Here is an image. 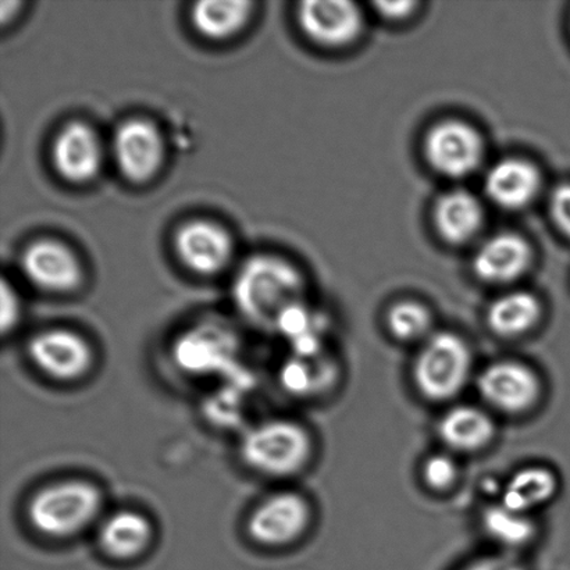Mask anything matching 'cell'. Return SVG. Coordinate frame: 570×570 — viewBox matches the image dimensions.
<instances>
[{
    "label": "cell",
    "mask_w": 570,
    "mask_h": 570,
    "mask_svg": "<svg viewBox=\"0 0 570 570\" xmlns=\"http://www.w3.org/2000/svg\"><path fill=\"white\" fill-rule=\"evenodd\" d=\"M52 158L55 169L66 180L83 183L97 176L102 164V148L91 128L71 122L55 139Z\"/></svg>",
    "instance_id": "15"
},
{
    "label": "cell",
    "mask_w": 570,
    "mask_h": 570,
    "mask_svg": "<svg viewBox=\"0 0 570 570\" xmlns=\"http://www.w3.org/2000/svg\"><path fill=\"white\" fill-rule=\"evenodd\" d=\"M104 507L105 495L98 484L72 478L36 491L27 504V519L43 538L65 540L100 521Z\"/></svg>",
    "instance_id": "1"
},
{
    "label": "cell",
    "mask_w": 570,
    "mask_h": 570,
    "mask_svg": "<svg viewBox=\"0 0 570 570\" xmlns=\"http://www.w3.org/2000/svg\"><path fill=\"white\" fill-rule=\"evenodd\" d=\"M337 380V366L326 355L306 357L294 355L282 371L284 387L295 395L323 394Z\"/></svg>",
    "instance_id": "22"
},
{
    "label": "cell",
    "mask_w": 570,
    "mask_h": 570,
    "mask_svg": "<svg viewBox=\"0 0 570 570\" xmlns=\"http://www.w3.org/2000/svg\"><path fill=\"white\" fill-rule=\"evenodd\" d=\"M551 216L560 230L570 238V184L557 187L550 200Z\"/></svg>",
    "instance_id": "27"
},
{
    "label": "cell",
    "mask_w": 570,
    "mask_h": 570,
    "mask_svg": "<svg viewBox=\"0 0 570 570\" xmlns=\"http://www.w3.org/2000/svg\"><path fill=\"white\" fill-rule=\"evenodd\" d=\"M244 465L261 476L284 479L309 463L313 441L309 432L293 419H266L250 426L239 441Z\"/></svg>",
    "instance_id": "3"
},
{
    "label": "cell",
    "mask_w": 570,
    "mask_h": 570,
    "mask_svg": "<svg viewBox=\"0 0 570 570\" xmlns=\"http://www.w3.org/2000/svg\"><path fill=\"white\" fill-rule=\"evenodd\" d=\"M472 352L460 335L430 334L413 362V383L432 402H445L462 393L471 379Z\"/></svg>",
    "instance_id": "4"
},
{
    "label": "cell",
    "mask_w": 570,
    "mask_h": 570,
    "mask_svg": "<svg viewBox=\"0 0 570 570\" xmlns=\"http://www.w3.org/2000/svg\"><path fill=\"white\" fill-rule=\"evenodd\" d=\"M20 302L13 288L8 287V284H2V330L3 334L13 332L20 318Z\"/></svg>",
    "instance_id": "28"
},
{
    "label": "cell",
    "mask_w": 570,
    "mask_h": 570,
    "mask_svg": "<svg viewBox=\"0 0 570 570\" xmlns=\"http://www.w3.org/2000/svg\"><path fill=\"white\" fill-rule=\"evenodd\" d=\"M154 538V523L141 511L119 510L99 522L98 546L111 560H136L148 551Z\"/></svg>",
    "instance_id": "14"
},
{
    "label": "cell",
    "mask_w": 570,
    "mask_h": 570,
    "mask_svg": "<svg viewBox=\"0 0 570 570\" xmlns=\"http://www.w3.org/2000/svg\"><path fill=\"white\" fill-rule=\"evenodd\" d=\"M424 154L429 164L441 175L463 177L478 169L483 158V141L466 122L441 121L428 132Z\"/></svg>",
    "instance_id": "9"
},
{
    "label": "cell",
    "mask_w": 570,
    "mask_h": 570,
    "mask_svg": "<svg viewBox=\"0 0 570 570\" xmlns=\"http://www.w3.org/2000/svg\"><path fill=\"white\" fill-rule=\"evenodd\" d=\"M463 570H527L521 562L512 557L495 556L482 558V560L474 561L466 569Z\"/></svg>",
    "instance_id": "29"
},
{
    "label": "cell",
    "mask_w": 570,
    "mask_h": 570,
    "mask_svg": "<svg viewBox=\"0 0 570 570\" xmlns=\"http://www.w3.org/2000/svg\"><path fill=\"white\" fill-rule=\"evenodd\" d=\"M422 476L428 488L434 491H446L454 488L460 478V466L450 455H430L423 463Z\"/></svg>",
    "instance_id": "26"
},
{
    "label": "cell",
    "mask_w": 570,
    "mask_h": 570,
    "mask_svg": "<svg viewBox=\"0 0 570 570\" xmlns=\"http://www.w3.org/2000/svg\"><path fill=\"white\" fill-rule=\"evenodd\" d=\"M416 3L413 2H379L376 8L379 13L385 17V19L400 20L405 19L407 14H411Z\"/></svg>",
    "instance_id": "30"
},
{
    "label": "cell",
    "mask_w": 570,
    "mask_h": 570,
    "mask_svg": "<svg viewBox=\"0 0 570 570\" xmlns=\"http://www.w3.org/2000/svg\"><path fill=\"white\" fill-rule=\"evenodd\" d=\"M302 277L293 265L271 255L248 259L233 284L237 309L259 327L275 328L278 316L301 301Z\"/></svg>",
    "instance_id": "2"
},
{
    "label": "cell",
    "mask_w": 570,
    "mask_h": 570,
    "mask_svg": "<svg viewBox=\"0 0 570 570\" xmlns=\"http://www.w3.org/2000/svg\"><path fill=\"white\" fill-rule=\"evenodd\" d=\"M478 393L491 407L521 415L538 404L541 382L532 367L517 361L490 363L476 380Z\"/></svg>",
    "instance_id": "7"
},
{
    "label": "cell",
    "mask_w": 570,
    "mask_h": 570,
    "mask_svg": "<svg viewBox=\"0 0 570 570\" xmlns=\"http://www.w3.org/2000/svg\"><path fill=\"white\" fill-rule=\"evenodd\" d=\"M483 223V208L476 197L455 189L440 197L434 206V225L440 236L452 244L471 239Z\"/></svg>",
    "instance_id": "19"
},
{
    "label": "cell",
    "mask_w": 570,
    "mask_h": 570,
    "mask_svg": "<svg viewBox=\"0 0 570 570\" xmlns=\"http://www.w3.org/2000/svg\"><path fill=\"white\" fill-rule=\"evenodd\" d=\"M532 249L515 233H500L485 242L473 259V269L483 282L504 284L528 271Z\"/></svg>",
    "instance_id": "16"
},
{
    "label": "cell",
    "mask_w": 570,
    "mask_h": 570,
    "mask_svg": "<svg viewBox=\"0 0 570 570\" xmlns=\"http://www.w3.org/2000/svg\"><path fill=\"white\" fill-rule=\"evenodd\" d=\"M482 528L491 540L508 549L528 546L538 533V527L530 515L512 511L502 504L485 508Z\"/></svg>",
    "instance_id": "24"
},
{
    "label": "cell",
    "mask_w": 570,
    "mask_h": 570,
    "mask_svg": "<svg viewBox=\"0 0 570 570\" xmlns=\"http://www.w3.org/2000/svg\"><path fill=\"white\" fill-rule=\"evenodd\" d=\"M238 340L230 327L220 322H203L177 338L175 360L181 371L200 374L223 373L238 355Z\"/></svg>",
    "instance_id": "8"
},
{
    "label": "cell",
    "mask_w": 570,
    "mask_h": 570,
    "mask_svg": "<svg viewBox=\"0 0 570 570\" xmlns=\"http://www.w3.org/2000/svg\"><path fill=\"white\" fill-rule=\"evenodd\" d=\"M485 193L500 208L517 210L528 206L540 189V175L527 160H500L485 176Z\"/></svg>",
    "instance_id": "17"
},
{
    "label": "cell",
    "mask_w": 570,
    "mask_h": 570,
    "mask_svg": "<svg viewBox=\"0 0 570 570\" xmlns=\"http://www.w3.org/2000/svg\"><path fill=\"white\" fill-rule=\"evenodd\" d=\"M558 491L556 473L544 466L519 469L502 484L500 504L530 515V512L554 499Z\"/></svg>",
    "instance_id": "20"
},
{
    "label": "cell",
    "mask_w": 570,
    "mask_h": 570,
    "mask_svg": "<svg viewBox=\"0 0 570 570\" xmlns=\"http://www.w3.org/2000/svg\"><path fill=\"white\" fill-rule=\"evenodd\" d=\"M312 521L309 502L295 491H277L249 513L248 538L261 547H285L298 541Z\"/></svg>",
    "instance_id": "6"
},
{
    "label": "cell",
    "mask_w": 570,
    "mask_h": 570,
    "mask_svg": "<svg viewBox=\"0 0 570 570\" xmlns=\"http://www.w3.org/2000/svg\"><path fill=\"white\" fill-rule=\"evenodd\" d=\"M28 360L38 372L55 382H78L92 371L95 350L75 330L55 327L32 335L27 344Z\"/></svg>",
    "instance_id": "5"
},
{
    "label": "cell",
    "mask_w": 570,
    "mask_h": 570,
    "mask_svg": "<svg viewBox=\"0 0 570 570\" xmlns=\"http://www.w3.org/2000/svg\"><path fill=\"white\" fill-rule=\"evenodd\" d=\"M176 249L183 264L198 275H215L232 259L233 242L225 228L197 220L178 230Z\"/></svg>",
    "instance_id": "13"
},
{
    "label": "cell",
    "mask_w": 570,
    "mask_h": 570,
    "mask_svg": "<svg viewBox=\"0 0 570 570\" xmlns=\"http://www.w3.org/2000/svg\"><path fill=\"white\" fill-rule=\"evenodd\" d=\"M540 317L539 299L527 291H513L500 296L490 305L488 324L495 335L513 338L529 333L539 323Z\"/></svg>",
    "instance_id": "21"
},
{
    "label": "cell",
    "mask_w": 570,
    "mask_h": 570,
    "mask_svg": "<svg viewBox=\"0 0 570 570\" xmlns=\"http://www.w3.org/2000/svg\"><path fill=\"white\" fill-rule=\"evenodd\" d=\"M21 269L28 281L49 293H69L81 283L76 255L52 239L31 244L22 255Z\"/></svg>",
    "instance_id": "12"
},
{
    "label": "cell",
    "mask_w": 570,
    "mask_h": 570,
    "mask_svg": "<svg viewBox=\"0 0 570 570\" xmlns=\"http://www.w3.org/2000/svg\"><path fill=\"white\" fill-rule=\"evenodd\" d=\"M253 3L244 0H206L195 3L193 21L203 36L212 39H225L242 30L250 14Z\"/></svg>",
    "instance_id": "23"
},
{
    "label": "cell",
    "mask_w": 570,
    "mask_h": 570,
    "mask_svg": "<svg viewBox=\"0 0 570 570\" xmlns=\"http://www.w3.org/2000/svg\"><path fill=\"white\" fill-rule=\"evenodd\" d=\"M114 156L121 175L128 180L142 183L159 170L165 147L158 128L145 120H128L117 128Z\"/></svg>",
    "instance_id": "10"
},
{
    "label": "cell",
    "mask_w": 570,
    "mask_h": 570,
    "mask_svg": "<svg viewBox=\"0 0 570 570\" xmlns=\"http://www.w3.org/2000/svg\"><path fill=\"white\" fill-rule=\"evenodd\" d=\"M299 26L313 42L338 48L354 42L362 31L356 4L344 0H311L299 6Z\"/></svg>",
    "instance_id": "11"
},
{
    "label": "cell",
    "mask_w": 570,
    "mask_h": 570,
    "mask_svg": "<svg viewBox=\"0 0 570 570\" xmlns=\"http://www.w3.org/2000/svg\"><path fill=\"white\" fill-rule=\"evenodd\" d=\"M387 327L394 338L404 343L428 338L432 328V315L419 302H396L387 313Z\"/></svg>",
    "instance_id": "25"
},
{
    "label": "cell",
    "mask_w": 570,
    "mask_h": 570,
    "mask_svg": "<svg viewBox=\"0 0 570 570\" xmlns=\"http://www.w3.org/2000/svg\"><path fill=\"white\" fill-rule=\"evenodd\" d=\"M439 435L450 450L472 454L493 441L495 424L489 413L480 407L458 405L441 417Z\"/></svg>",
    "instance_id": "18"
}]
</instances>
